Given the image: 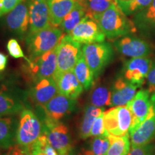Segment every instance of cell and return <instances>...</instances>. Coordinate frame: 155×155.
Segmentation results:
<instances>
[{
	"instance_id": "obj_1",
	"label": "cell",
	"mask_w": 155,
	"mask_h": 155,
	"mask_svg": "<svg viewBox=\"0 0 155 155\" xmlns=\"http://www.w3.org/2000/svg\"><path fill=\"white\" fill-rule=\"evenodd\" d=\"M96 20L108 39H116L136 31L134 23L128 19L115 1L104 13L97 17Z\"/></svg>"
},
{
	"instance_id": "obj_2",
	"label": "cell",
	"mask_w": 155,
	"mask_h": 155,
	"mask_svg": "<svg viewBox=\"0 0 155 155\" xmlns=\"http://www.w3.org/2000/svg\"><path fill=\"white\" fill-rule=\"evenodd\" d=\"M63 36L61 29L53 26L28 33L25 37L28 58L33 59L55 49Z\"/></svg>"
},
{
	"instance_id": "obj_3",
	"label": "cell",
	"mask_w": 155,
	"mask_h": 155,
	"mask_svg": "<svg viewBox=\"0 0 155 155\" xmlns=\"http://www.w3.org/2000/svg\"><path fill=\"white\" fill-rule=\"evenodd\" d=\"M43 124L32 110L26 108L19 114L17 126V144L28 147L38 140L43 133Z\"/></svg>"
},
{
	"instance_id": "obj_4",
	"label": "cell",
	"mask_w": 155,
	"mask_h": 155,
	"mask_svg": "<svg viewBox=\"0 0 155 155\" xmlns=\"http://www.w3.org/2000/svg\"><path fill=\"white\" fill-rule=\"evenodd\" d=\"M27 93L9 83L0 85V118L15 116L28 108Z\"/></svg>"
},
{
	"instance_id": "obj_5",
	"label": "cell",
	"mask_w": 155,
	"mask_h": 155,
	"mask_svg": "<svg viewBox=\"0 0 155 155\" xmlns=\"http://www.w3.org/2000/svg\"><path fill=\"white\" fill-rule=\"evenodd\" d=\"M81 54V44L73 40L70 35H64L57 47V70L53 78L73 71Z\"/></svg>"
},
{
	"instance_id": "obj_6",
	"label": "cell",
	"mask_w": 155,
	"mask_h": 155,
	"mask_svg": "<svg viewBox=\"0 0 155 155\" xmlns=\"http://www.w3.org/2000/svg\"><path fill=\"white\" fill-rule=\"evenodd\" d=\"M82 53L94 78L99 76L114 55L111 45L105 42L84 45L82 46Z\"/></svg>"
},
{
	"instance_id": "obj_7",
	"label": "cell",
	"mask_w": 155,
	"mask_h": 155,
	"mask_svg": "<svg viewBox=\"0 0 155 155\" xmlns=\"http://www.w3.org/2000/svg\"><path fill=\"white\" fill-rule=\"evenodd\" d=\"M28 64L27 72L33 83L53 77L57 70V48L33 59H29Z\"/></svg>"
},
{
	"instance_id": "obj_8",
	"label": "cell",
	"mask_w": 155,
	"mask_h": 155,
	"mask_svg": "<svg viewBox=\"0 0 155 155\" xmlns=\"http://www.w3.org/2000/svg\"><path fill=\"white\" fill-rule=\"evenodd\" d=\"M76 100L71 99L58 94L42 107L43 124H53L58 123L65 116L75 111Z\"/></svg>"
},
{
	"instance_id": "obj_9",
	"label": "cell",
	"mask_w": 155,
	"mask_h": 155,
	"mask_svg": "<svg viewBox=\"0 0 155 155\" xmlns=\"http://www.w3.org/2000/svg\"><path fill=\"white\" fill-rule=\"evenodd\" d=\"M69 35L75 41L84 45L103 42L106 38L99 24L88 14Z\"/></svg>"
},
{
	"instance_id": "obj_10",
	"label": "cell",
	"mask_w": 155,
	"mask_h": 155,
	"mask_svg": "<svg viewBox=\"0 0 155 155\" xmlns=\"http://www.w3.org/2000/svg\"><path fill=\"white\" fill-rule=\"evenodd\" d=\"M6 25L9 30L23 38L29 33L30 13L29 0H23L12 10L7 13Z\"/></svg>"
},
{
	"instance_id": "obj_11",
	"label": "cell",
	"mask_w": 155,
	"mask_h": 155,
	"mask_svg": "<svg viewBox=\"0 0 155 155\" xmlns=\"http://www.w3.org/2000/svg\"><path fill=\"white\" fill-rule=\"evenodd\" d=\"M44 128L50 144L59 155H70L72 150V142L68 129L61 123H56L51 127Z\"/></svg>"
},
{
	"instance_id": "obj_12",
	"label": "cell",
	"mask_w": 155,
	"mask_h": 155,
	"mask_svg": "<svg viewBox=\"0 0 155 155\" xmlns=\"http://www.w3.org/2000/svg\"><path fill=\"white\" fill-rule=\"evenodd\" d=\"M152 61L147 57L131 58L126 62L123 73L125 80L140 87L152 68Z\"/></svg>"
},
{
	"instance_id": "obj_13",
	"label": "cell",
	"mask_w": 155,
	"mask_h": 155,
	"mask_svg": "<svg viewBox=\"0 0 155 155\" xmlns=\"http://www.w3.org/2000/svg\"><path fill=\"white\" fill-rule=\"evenodd\" d=\"M127 106L132 116V123L129 129V134L135 130L148 116L150 110V93L144 89L140 90Z\"/></svg>"
},
{
	"instance_id": "obj_14",
	"label": "cell",
	"mask_w": 155,
	"mask_h": 155,
	"mask_svg": "<svg viewBox=\"0 0 155 155\" xmlns=\"http://www.w3.org/2000/svg\"><path fill=\"white\" fill-rule=\"evenodd\" d=\"M29 33L52 26L47 0H29Z\"/></svg>"
},
{
	"instance_id": "obj_15",
	"label": "cell",
	"mask_w": 155,
	"mask_h": 155,
	"mask_svg": "<svg viewBox=\"0 0 155 155\" xmlns=\"http://www.w3.org/2000/svg\"><path fill=\"white\" fill-rule=\"evenodd\" d=\"M58 94L57 83L53 77H51L34 83L28 93V96L37 106H44Z\"/></svg>"
},
{
	"instance_id": "obj_16",
	"label": "cell",
	"mask_w": 155,
	"mask_h": 155,
	"mask_svg": "<svg viewBox=\"0 0 155 155\" xmlns=\"http://www.w3.org/2000/svg\"><path fill=\"white\" fill-rule=\"evenodd\" d=\"M116 50L123 55L131 58L147 57L150 53L149 45L141 39L124 36L114 42Z\"/></svg>"
},
{
	"instance_id": "obj_17",
	"label": "cell",
	"mask_w": 155,
	"mask_h": 155,
	"mask_svg": "<svg viewBox=\"0 0 155 155\" xmlns=\"http://www.w3.org/2000/svg\"><path fill=\"white\" fill-rule=\"evenodd\" d=\"M137 88L138 86L124 78L116 79L111 89V106H127L134 98Z\"/></svg>"
},
{
	"instance_id": "obj_18",
	"label": "cell",
	"mask_w": 155,
	"mask_h": 155,
	"mask_svg": "<svg viewBox=\"0 0 155 155\" xmlns=\"http://www.w3.org/2000/svg\"><path fill=\"white\" fill-rule=\"evenodd\" d=\"M131 147H142L150 144L155 138V114L147 117L135 130L129 133Z\"/></svg>"
},
{
	"instance_id": "obj_19",
	"label": "cell",
	"mask_w": 155,
	"mask_h": 155,
	"mask_svg": "<svg viewBox=\"0 0 155 155\" xmlns=\"http://www.w3.org/2000/svg\"><path fill=\"white\" fill-rule=\"evenodd\" d=\"M58 88V94L76 100L82 94L83 88L78 81L73 71L63 73L55 79Z\"/></svg>"
},
{
	"instance_id": "obj_20",
	"label": "cell",
	"mask_w": 155,
	"mask_h": 155,
	"mask_svg": "<svg viewBox=\"0 0 155 155\" xmlns=\"http://www.w3.org/2000/svg\"><path fill=\"white\" fill-rule=\"evenodd\" d=\"M18 121L15 116L0 118V149L7 150L17 144Z\"/></svg>"
},
{
	"instance_id": "obj_21",
	"label": "cell",
	"mask_w": 155,
	"mask_h": 155,
	"mask_svg": "<svg viewBox=\"0 0 155 155\" xmlns=\"http://www.w3.org/2000/svg\"><path fill=\"white\" fill-rule=\"evenodd\" d=\"M52 26H61L65 17L75 7L74 0H47Z\"/></svg>"
},
{
	"instance_id": "obj_22",
	"label": "cell",
	"mask_w": 155,
	"mask_h": 155,
	"mask_svg": "<svg viewBox=\"0 0 155 155\" xmlns=\"http://www.w3.org/2000/svg\"><path fill=\"white\" fill-rule=\"evenodd\" d=\"M87 14V9L83 0L76 2L75 7L65 17L61 25V30L65 34H70Z\"/></svg>"
},
{
	"instance_id": "obj_23",
	"label": "cell",
	"mask_w": 155,
	"mask_h": 155,
	"mask_svg": "<svg viewBox=\"0 0 155 155\" xmlns=\"http://www.w3.org/2000/svg\"><path fill=\"white\" fill-rule=\"evenodd\" d=\"M104 111V108H98L89 105L85 109L83 119L79 127V135L82 139H86L91 137V131L95 120Z\"/></svg>"
},
{
	"instance_id": "obj_24",
	"label": "cell",
	"mask_w": 155,
	"mask_h": 155,
	"mask_svg": "<svg viewBox=\"0 0 155 155\" xmlns=\"http://www.w3.org/2000/svg\"><path fill=\"white\" fill-rule=\"evenodd\" d=\"M73 71L83 89L88 90L92 86L94 83V75L83 57V53L78 60Z\"/></svg>"
},
{
	"instance_id": "obj_25",
	"label": "cell",
	"mask_w": 155,
	"mask_h": 155,
	"mask_svg": "<svg viewBox=\"0 0 155 155\" xmlns=\"http://www.w3.org/2000/svg\"><path fill=\"white\" fill-rule=\"evenodd\" d=\"M135 26L141 30L155 28V0L148 7L137 12L134 17Z\"/></svg>"
},
{
	"instance_id": "obj_26",
	"label": "cell",
	"mask_w": 155,
	"mask_h": 155,
	"mask_svg": "<svg viewBox=\"0 0 155 155\" xmlns=\"http://www.w3.org/2000/svg\"><path fill=\"white\" fill-rule=\"evenodd\" d=\"M110 147L106 155H127L130 150L129 134L124 137H116L108 134Z\"/></svg>"
},
{
	"instance_id": "obj_27",
	"label": "cell",
	"mask_w": 155,
	"mask_h": 155,
	"mask_svg": "<svg viewBox=\"0 0 155 155\" xmlns=\"http://www.w3.org/2000/svg\"><path fill=\"white\" fill-rule=\"evenodd\" d=\"M26 149L30 155H59L56 150L50 144L47 135L45 132L42 133L35 142Z\"/></svg>"
},
{
	"instance_id": "obj_28",
	"label": "cell",
	"mask_w": 155,
	"mask_h": 155,
	"mask_svg": "<svg viewBox=\"0 0 155 155\" xmlns=\"http://www.w3.org/2000/svg\"><path fill=\"white\" fill-rule=\"evenodd\" d=\"M91 105L98 108L111 106V91L106 86H97L91 94Z\"/></svg>"
},
{
	"instance_id": "obj_29",
	"label": "cell",
	"mask_w": 155,
	"mask_h": 155,
	"mask_svg": "<svg viewBox=\"0 0 155 155\" xmlns=\"http://www.w3.org/2000/svg\"><path fill=\"white\" fill-rule=\"evenodd\" d=\"M152 1L153 0H127L116 2L126 15H130L146 8L152 2Z\"/></svg>"
},
{
	"instance_id": "obj_30",
	"label": "cell",
	"mask_w": 155,
	"mask_h": 155,
	"mask_svg": "<svg viewBox=\"0 0 155 155\" xmlns=\"http://www.w3.org/2000/svg\"><path fill=\"white\" fill-rule=\"evenodd\" d=\"M87 9V14L94 19L109 8L115 0H83Z\"/></svg>"
},
{
	"instance_id": "obj_31",
	"label": "cell",
	"mask_w": 155,
	"mask_h": 155,
	"mask_svg": "<svg viewBox=\"0 0 155 155\" xmlns=\"http://www.w3.org/2000/svg\"><path fill=\"white\" fill-rule=\"evenodd\" d=\"M110 147V141L108 137H96L91 142V150L95 155H106Z\"/></svg>"
},
{
	"instance_id": "obj_32",
	"label": "cell",
	"mask_w": 155,
	"mask_h": 155,
	"mask_svg": "<svg viewBox=\"0 0 155 155\" xmlns=\"http://www.w3.org/2000/svg\"><path fill=\"white\" fill-rule=\"evenodd\" d=\"M7 49L8 50L9 55L14 58H24L27 62L29 61V58H27L23 53L20 45L15 39H10L7 42Z\"/></svg>"
},
{
	"instance_id": "obj_33",
	"label": "cell",
	"mask_w": 155,
	"mask_h": 155,
	"mask_svg": "<svg viewBox=\"0 0 155 155\" xmlns=\"http://www.w3.org/2000/svg\"><path fill=\"white\" fill-rule=\"evenodd\" d=\"M104 113L101 114L97 119L95 120L94 124H93L91 131V137H102L105 136L108 137V134L106 131L104 126Z\"/></svg>"
},
{
	"instance_id": "obj_34",
	"label": "cell",
	"mask_w": 155,
	"mask_h": 155,
	"mask_svg": "<svg viewBox=\"0 0 155 155\" xmlns=\"http://www.w3.org/2000/svg\"><path fill=\"white\" fill-rule=\"evenodd\" d=\"M127 155H154V149L150 144L142 147H132Z\"/></svg>"
},
{
	"instance_id": "obj_35",
	"label": "cell",
	"mask_w": 155,
	"mask_h": 155,
	"mask_svg": "<svg viewBox=\"0 0 155 155\" xmlns=\"http://www.w3.org/2000/svg\"><path fill=\"white\" fill-rule=\"evenodd\" d=\"M147 82H148V91L150 94H155V64L152 65L150 71L147 75Z\"/></svg>"
},
{
	"instance_id": "obj_36",
	"label": "cell",
	"mask_w": 155,
	"mask_h": 155,
	"mask_svg": "<svg viewBox=\"0 0 155 155\" xmlns=\"http://www.w3.org/2000/svg\"><path fill=\"white\" fill-rule=\"evenodd\" d=\"M28 152L25 147L19 144H15L7 150L5 155H28Z\"/></svg>"
},
{
	"instance_id": "obj_37",
	"label": "cell",
	"mask_w": 155,
	"mask_h": 155,
	"mask_svg": "<svg viewBox=\"0 0 155 155\" xmlns=\"http://www.w3.org/2000/svg\"><path fill=\"white\" fill-rule=\"evenodd\" d=\"M23 0H2L5 15L12 10L16 6L22 2Z\"/></svg>"
},
{
	"instance_id": "obj_38",
	"label": "cell",
	"mask_w": 155,
	"mask_h": 155,
	"mask_svg": "<svg viewBox=\"0 0 155 155\" xmlns=\"http://www.w3.org/2000/svg\"><path fill=\"white\" fill-rule=\"evenodd\" d=\"M7 64V57L5 54L0 53V72L5 71Z\"/></svg>"
},
{
	"instance_id": "obj_39",
	"label": "cell",
	"mask_w": 155,
	"mask_h": 155,
	"mask_svg": "<svg viewBox=\"0 0 155 155\" xmlns=\"http://www.w3.org/2000/svg\"><path fill=\"white\" fill-rule=\"evenodd\" d=\"M155 114V94H152V96L150 97V110L149 112L148 116L150 117Z\"/></svg>"
},
{
	"instance_id": "obj_40",
	"label": "cell",
	"mask_w": 155,
	"mask_h": 155,
	"mask_svg": "<svg viewBox=\"0 0 155 155\" xmlns=\"http://www.w3.org/2000/svg\"><path fill=\"white\" fill-rule=\"evenodd\" d=\"M71 155V154H70ZM74 155H95L94 153L92 152V150H87V149H81L78 151V152H77Z\"/></svg>"
},
{
	"instance_id": "obj_41",
	"label": "cell",
	"mask_w": 155,
	"mask_h": 155,
	"mask_svg": "<svg viewBox=\"0 0 155 155\" xmlns=\"http://www.w3.org/2000/svg\"><path fill=\"white\" fill-rule=\"evenodd\" d=\"M5 15V8H4L3 2L2 0H0V17H2L3 15Z\"/></svg>"
},
{
	"instance_id": "obj_42",
	"label": "cell",
	"mask_w": 155,
	"mask_h": 155,
	"mask_svg": "<svg viewBox=\"0 0 155 155\" xmlns=\"http://www.w3.org/2000/svg\"><path fill=\"white\" fill-rule=\"evenodd\" d=\"M4 77H5V75H4V73L0 72V81L2 80V79L4 78Z\"/></svg>"
},
{
	"instance_id": "obj_43",
	"label": "cell",
	"mask_w": 155,
	"mask_h": 155,
	"mask_svg": "<svg viewBox=\"0 0 155 155\" xmlns=\"http://www.w3.org/2000/svg\"><path fill=\"white\" fill-rule=\"evenodd\" d=\"M2 150H3L2 149H0V155H5V152H4Z\"/></svg>"
},
{
	"instance_id": "obj_44",
	"label": "cell",
	"mask_w": 155,
	"mask_h": 155,
	"mask_svg": "<svg viewBox=\"0 0 155 155\" xmlns=\"http://www.w3.org/2000/svg\"><path fill=\"white\" fill-rule=\"evenodd\" d=\"M115 1H127V0H115Z\"/></svg>"
},
{
	"instance_id": "obj_45",
	"label": "cell",
	"mask_w": 155,
	"mask_h": 155,
	"mask_svg": "<svg viewBox=\"0 0 155 155\" xmlns=\"http://www.w3.org/2000/svg\"><path fill=\"white\" fill-rule=\"evenodd\" d=\"M74 1H75V2H80V1H81V0H74Z\"/></svg>"
},
{
	"instance_id": "obj_46",
	"label": "cell",
	"mask_w": 155,
	"mask_h": 155,
	"mask_svg": "<svg viewBox=\"0 0 155 155\" xmlns=\"http://www.w3.org/2000/svg\"><path fill=\"white\" fill-rule=\"evenodd\" d=\"M28 155H30V154H29V153H28Z\"/></svg>"
}]
</instances>
